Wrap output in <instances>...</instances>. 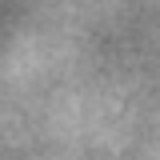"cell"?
Returning <instances> with one entry per match:
<instances>
[]
</instances>
